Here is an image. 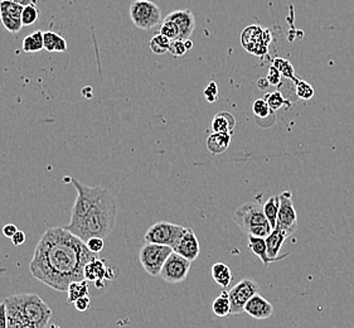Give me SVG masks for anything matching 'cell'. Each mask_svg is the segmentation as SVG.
Here are the masks:
<instances>
[{"instance_id":"obj_31","label":"cell","mask_w":354,"mask_h":328,"mask_svg":"<svg viewBox=\"0 0 354 328\" xmlns=\"http://www.w3.org/2000/svg\"><path fill=\"white\" fill-rule=\"evenodd\" d=\"M0 22L4 26V28L10 33H18L22 30L23 23L21 18L12 17V15H0Z\"/></svg>"},{"instance_id":"obj_32","label":"cell","mask_w":354,"mask_h":328,"mask_svg":"<svg viewBox=\"0 0 354 328\" xmlns=\"http://www.w3.org/2000/svg\"><path fill=\"white\" fill-rule=\"evenodd\" d=\"M266 102H268L270 109L273 111H277L279 109H282V106L286 105V99L284 97L280 91H274V93H268L264 97Z\"/></svg>"},{"instance_id":"obj_14","label":"cell","mask_w":354,"mask_h":328,"mask_svg":"<svg viewBox=\"0 0 354 328\" xmlns=\"http://www.w3.org/2000/svg\"><path fill=\"white\" fill-rule=\"evenodd\" d=\"M166 19H169L177 24L179 28V39H189L193 35L195 28V17L188 9L174 10L166 15Z\"/></svg>"},{"instance_id":"obj_12","label":"cell","mask_w":354,"mask_h":328,"mask_svg":"<svg viewBox=\"0 0 354 328\" xmlns=\"http://www.w3.org/2000/svg\"><path fill=\"white\" fill-rule=\"evenodd\" d=\"M284 231L289 233L290 236L297 230V210L293 202V195L290 191H285L280 195V209L277 215V224Z\"/></svg>"},{"instance_id":"obj_35","label":"cell","mask_w":354,"mask_h":328,"mask_svg":"<svg viewBox=\"0 0 354 328\" xmlns=\"http://www.w3.org/2000/svg\"><path fill=\"white\" fill-rule=\"evenodd\" d=\"M21 19H22L23 26H26V27L35 24L38 19V10H37L36 6L24 7Z\"/></svg>"},{"instance_id":"obj_13","label":"cell","mask_w":354,"mask_h":328,"mask_svg":"<svg viewBox=\"0 0 354 328\" xmlns=\"http://www.w3.org/2000/svg\"><path fill=\"white\" fill-rule=\"evenodd\" d=\"M175 253L179 255L188 259L189 262H195V259L199 256L201 253V247L198 238L195 236V233L187 227V231L181 236V240L177 242V245L173 248Z\"/></svg>"},{"instance_id":"obj_33","label":"cell","mask_w":354,"mask_h":328,"mask_svg":"<svg viewBox=\"0 0 354 328\" xmlns=\"http://www.w3.org/2000/svg\"><path fill=\"white\" fill-rule=\"evenodd\" d=\"M253 115L259 119H268L274 113L270 109L268 102L265 99H259L253 102Z\"/></svg>"},{"instance_id":"obj_42","label":"cell","mask_w":354,"mask_h":328,"mask_svg":"<svg viewBox=\"0 0 354 328\" xmlns=\"http://www.w3.org/2000/svg\"><path fill=\"white\" fill-rule=\"evenodd\" d=\"M12 242L14 244L15 247H19V245H23L24 242H26V233H23V231H17L14 233V236L10 239Z\"/></svg>"},{"instance_id":"obj_15","label":"cell","mask_w":354,"mask_h":328,"mask_svg":"<svg viewBox=\"0 0 354 328\" xmlns=\"http://www.w3.org/2000/svg\"><path fill=\"white\" fill-rule=\"evenodd\" d=\"M245 313L255 320H268L274 313V307L260 294H255L245 306Z\"/></svg>"},{"instance_id":"obj_22","label":"cell","mask_w":354,"mask_h":328,"mask_svg":"<svg viewBox=\"0 0 354 328\" xmlns=\"http://www.w3.org/2000/svg\"><path fill=\"white\" fill-rule=\"evenodd\" d=\"M44 50L48 52L67 51V41L56 32L47 30L43 32Z\"/></svg>"},{"instance_id":"obj_41","label":"cell","mask_w":354,"mask_h":328,"mask_svg":"<svg viewBox=\"0 0 354 328\" xmlns=\"http://www.w3.org/2000/svg\"><path fill=\"white\" fill-rule=\"evenodd\" d=\"M0 328H8L7 306L4 300L0 303Z\"/></svg>"},{"instance_id":"obj_40","label":"cell","mask_w":354,"mask_h":328,"mask_svg":"<svg viewBox=\"0 0 354 328\" xmlns=\"http://www.w3.org/2000/svg\"><path fill=\"white\" fill-rule=\"evenodd\" d=\"M73 305H75L76 309H77L79 312H85V311H87V309L90 308V306H91V299H90L88 296H86V297L77 299Z\"/></svg>"},{"instance_id":"obj_19","label":"cell","mask_w":354,"mask_h":328,"mask_svg":"<svg viewBox=\"0 0 354 328\" xmlns=\"http://www.w3.org/2000/svg\"><path fill=\"white\" fill-rule=\"evenodd\" d=\"M247 238H248V248L255 255L260 258L261 262L265 267H268L271 262H277L268 256V245H266L265 238H257V236H247Z\"/></svg>"},{"instance_id":"obj_26","label":"cell","mask_w":354,"mask_h":328,"mask_svg":"<svg viewBox=\"0 0 354 328\" xmlns=\"http://www.w3.org/2000/svg\"><path fill=\"white\" fill-rule=\"evenodd\" d=\"M67 293H68V297H67L68 303H75L77 299L88 296V282L86 279L72 282L71 284L68 285Z\"/></svg>"},{"instance_id":"obj_3","label":"cell","mask_w":354,"mask_h":328,"mask_svg":"<svg viewBox=\"0 0 354 328\" xmlns=\"http://www.w3.org/2000/svg\"><path fill=\"white\" fill-rule=\"evenodd\" d=\"M117 206L111 192L104 190L99 201L87 213L80 226L73 230V235L86 242L91 238H108L115 226Z\"/></svg>"},{"instance_id":"obj_20","label":"cell","mask_w":354,"mask_h":328,"mask_svg":"<svg viewBox=\"0 0 354 328\" xmlns=\"http://www.w3.org/2000/svg\"><path fill=\"white\" fill-rule=\"evenodd\" d=\"M236 126V119L228 111H221L212 120L213 133H227L232 134Z\"/></svg>"},{"instance_id":"obj_23","label":"cell","mask_w":354,"mask_h":328,"mask_svg":"<svg viewBox=\"0 0 354 328\" xmlns=\"http://www.w3.org/2000/svg\"><path fill=\"white\" fill-rule=\"evenodd\" d=\"M23 51L26 53H36L44 50L43 32L36 30L23 39Z\"/></svg>"},{"instance_id":"obj_38","label":"cell","mask_w":354,"mask_h":328,"mask_svg":"<svg viewBox=\"0 0 354 328\" xmlns=\"http://www.w3.org/2000/svg\"><path fill=\"white\" fill-rule=\"evenodd\" d=\"M87 248L90 249L95 254L101 253L104 249V239L102 238H91L86 241Z\"/></svg>"},{"instance_id":"obj_37","label":"cell","mask_w":354,"mask_h":328,"mask_svg":"<svg viewBox=\"0 0 354 328\" xmlns=\"http://www.w3.org/2000/svg\"><path fill=\"white\" fill-rule=\"evenodd\" d=\"M203 95L207 99L208 102H217L218 99V85L215 81H210L208 86L204 88Z\"/></svg>"},{"instance_id":"obj_7","label":"cell","mask_w":354,"mask_h":328,"mask_svg":"<svg viewBox=\"0 0 354 328\" xmlns=\"http://www.w3.org/2000/svg\"><path fill=\"white\" fill-rule=\"evenodd\" d=\"M172 253L173 248L170 247L146 242L144 247L140 249L139 259L141 262V267L149 276L159 277L164 262Z\"/></svg>"},{"instance_id":"obj_36","label":"cell","mask_w":354,"mask_h":328,"mask_svg":"<svg viewBox=\"0 0 354 328\" xmlns=\"http://www.w3.org/2000/svg\"><path fill=\"white\" fill-rule=\"evenodd\" d=\"M187 47H186V42L183 39H173L170 42V47H169V53H172L174 57H181L187 53Z\"/></svg>"},{"instance_id":"obj_11","label":"cell","mask_w":354,"mask_h":328,"mask_svg":"<svg viewBox=\"0 0 354 328\" xmlns=\"http://www.w3.org/2000/svg\"><path fill=\"white\" fill-rule=\"evenodd\" d=\"M190 264L192 262H189L188 259L183 258L173 250V253L164 262L159 277L172 284L181 283L183 280H186V278L188 277Z\"/></svg>"},{"instance_id":"obj_6","label":"cell","mask_w":354,"mask_h":328,"mask_svg":"<svg viewBox=\"0 0 354 328\" xmlns=\"http://www.w3.org/2000/svg\"><path fill=\"white\" fill-rule=\"evenodd\" d=\"M130 19L139 30H150L161 22V10L150 0H135L131 3Z\"/></svg>"},{"instance_id":"obj_18","label":"cell","mask_w":354,"mask_h":328,"mask_svg":"<svg viewBox=\"0 0 354 328\" xmlns=\"http://www.w3.org/2000/svg\"><path fill=\"white\" fill-rule=\"evenodd\" d=\"M232 134L227 133H212L207 138V148L210 153L217 155L228 149L231 144Z\"/></svg>"},{"instance_id":"obj_24","label":"cell","mask_w":354,"mask_h":328,"mask_svg":"<svg viewBox=\"0 0 354 328\" xmlns=\"http://www.w3.org/2000/svg\"><path fill=\"white\" fill-rule=\"evenodd\" d=\"M212 311L213 313L216 314L217 317H227L231 314V302H230V297H228V292L224 291L218 296L217 298L213 300L212 303Z\"/></svg>"},{"instance_id":"obj_29","label":"cell","mask_w":354,"mask_h":328,"mask_svg":"<svg viewBox=\"0 0 354 328\" xmlns=\"http://www.w3.org/2000/svg\"><path fill=\"white\" fill-rule=\"evenodd\" d=\"M24 7L17 4L12 0H0V15H12L17 18H22Z\"/></svg>"},{"instance_id":"obj_4","label":"cell","mask_w":354,"mask_h":328,"mask_svg":"<svg viewBox=\"0 0 354 328\" xmlns=\"http://www.w3.org/2000/svg\"><path fill=\"white\" fill-rule=\"evenodd\" d=\"M233 219L247 236L266 239L273 231V227L264 213V204H261V202L251 201L239 206L233 213Z\"/></svg>"},{"instance_id":"obj_44","label":"cell","mask_w":354,"mask_h":328,"mask_svg":"<svg viewBox=\"0 0 354 328\" xmlns=\"http://www.w3.org/2000/svg\"><path fill=\"white\" fill-rule=\"evenodd\" d=\"M17 4L22 6V7H28V6H37L38 4V0H12Z\"/></svg>"},{"instance_id":"obj_9","label":"cell","mask_w":354,"mask_h":328,"mask_svg":"<svg viewBox=\"0 0 354 328\" xmlns=\"http://www.w3.org/2000/svg\"><path fill=\"white\" fill-rule=\"evenodd\" d=\"M273 36L270 30L260 26H250L241 35V44L246 51L262 57L268 55V44H271Z\"/></svg>"},{"instance_id":"obj_39","label":"cell","mask_w":354,"mask_h":328,"mask_svg":"<svg viewBox=\"0 0 354 328\" xmlns=\"http://www.w3.org/2000/svg\"><path fill=\"white\" fill-rule=\"evenodd\" d=\"M282 75L280 73V71H279L275 66H270L268 75V82H270V85H273V86L279 85V84H280V80H282Z\"/></svg>"},{"instance_id":"obj_17","label":"cell","mask_w":354,"mask_h":328,"mask_svg":"<svg viewBox=\"0 0 354 328\" xmlns=\"http://www.w3.org/2000/svg\"><path fill=\"white\" fill-rule=\"evenodd\" d=\"M83 276L87 282H95V283H100L105 278H109L105 262L97 258L92 262H87L83 270Z\"/></svg>"},{"instance_id":"obj_8","label":"cell","mask_w":354,"mask_h":328,"mask_svg":"<svg viewBox=\"0 0 354 328\" xmlns=\"http://www.w3.org/2000/svg\"><path fill=\"white\" fill-rule=\"evenodd\" d=\"M186 231H187V227L175 225L166 221H159L148 229V231L145 233L144 240L146 242L174 248Z\"/></svg>"},{"instance_id":"obj_28","label":"cell","mask_w":354,"mask_h":328,"mask_svg":"<svg viewBox=\"0 0 354 328\" xmlns=\"http://www.w3.org/2000/svg\"><path fill=\"white\" fill-rule=\"evenodd\" d=\"M273 66H275V67L280 71V73L282 75V77L289 79V80H293L294 82H297V81L299 80L297 76H295L294 66L291 65V62L288 61V59H280V57L274 59V61H273Z\"/></svg>"},{"instance_id":"obj_43","label":"cell","mask_w":354,"mask_h":328,"mask_svg":"<svg viewBox=\"0 0 354 328\" xmlns=\"http://www.w3.org/2000/svg\"><path fill=\"white\" fill-rule=\"evenodd\" d=\"M17 231H18V229L15 227V225H10V224H9V225H6V226L3 227L4 236H7L9 239H12Z\"/></svg>"},{"instance_id":"obj_27","label":"cell","mask_w":354,"mask_h":328,"mask_svg":"<svg viewBox=\"0 0 354 328\" xmlns=\"http://www.w3.org/2000/svg\"><path fill=\"white\" fill-rule=\"evenodd\" d=\"M170 39L168 37L163 36V35H155L150 39L149 42V48L154 55H164L166 52H169V47H170Z\"/></svg>"},{"instance_id":"obj_34","label":"cell","mask_w":354,"mask_h":328,"mask_svg":"<svg viewBox=\"0 0 354 328\" xmlns=\"http://www.w3.org/2000/svg\"><path fill=\"white\" fill-rule=\"evenodd\" d=\"M160 35L168 37L170 41L173 39H179V28L177 27L175 23L169 21V19H164L159 30Z\"/></svg>"},{"instance_id":"obj_30","label":"cell","mask_w":354,"mask_h":328,"mask_svg":"<svg viewBox=\"0 0 354 328\" xmlns=\"http://www.w3.org/2000/svg\"><path fill=\"white\" fill-rule=\"evenodd\" d=\"M295 93H297V96L299 99L308 102V100L313 99V96L315 94V90H314V88L311 86L309 82L299 79L295 82Z\"/></svg>"},{"instance_id":"obj_21","label":"cell","mask_w":354,"mask_h":328,"mask_svg":"<svg viewBox=\"0 0 354 328\" xmlns=\"http://www.w3.org/2000/svg\"><path fill=\"white\" fill-rule=\"evenodd\" d=\"M212 278L216 284L227 288L232 282V271L230 267L224 262H216L212 265Z\"/></svg>"},{"instance_id":"obj_1","label":"cell","mask_w":354,"mask_h":328,"mask_svg":"<svg viewBox=\"0 0 354 328\" xmlns=\"http://www.w3.org/2000/svg\"><path fill=\"white\" fill-rule=\"evenodd\" d=\"M97 254L66 227H52L38 241L29 270L41 283L57 292H67L72 282L85 279L87 262Z\"/></svg>"},{"instance_id":"obj_45","label":"cell","mask_w":354,"mask_h":328,"mask_svg":"<svg viewBox=\"0 0 354 328\" xmlns=\"http://www.w3.org/2000/svg\"><path fill=\"white\" fill-rule=\"evenodd\" d=\"M257 86H259V88H261V90L266 91L268 86H270V82H268V77H262V79H260L259 82H257Z\"/></svg>"},{"instance_id":"obj_25","label":"cell","mask_w":354,"mask_h":328,"mask_svg":"<svg viewBox=\"0 0 354 328\" xmlns=\"http://www.w3.org/2000/svg\"><path fill=\"white\" fill-rule=\"evenodd\" d=\"M280 209V196H271L268 201L264 204V213L266 216L270 225L274 230L277 224V215Z\"/></svg>"},{"instance_id":"obj_2","label":"cell","mask_w":354,"mask_h":328,"mask_svg":"<svg viewBox=\"0 0 354 328\" xmlns=\"http://www.w3.org/2000/svg\"><path fill=\"white\" fill-rule=\"evenodd\" d=\"M8 328H47L52 309L35 293H19L4 299Z\"/></svg>"},{"instance_id":"obj_10","label":"cell","mask_w":354,"mask_h":328,"mask_svg":"<svg viewBox=\"0 0 354 328\" xmlns=\"http://www.w3.org/2000/svg\"><path fill=\"white\" fill-rule=\"evenodd\" d=\"M260 287L253 280L245 278L239 280L237 284L228 291V297L231 302V314H241L245 312L246 303L253 298L255 294H259Z\"/></svg>"},{"instance_id":"obj_46","label":"cell","mask_w":354,"mask_h":328,"mask_svg":"<svg viewBox=\"0 0 354 328\" xmlns=\"http://www.w3.org/2000/svg\"><path fill=\"white\" fill-rule=\"evenodd\" d=\"M184 42H186V47H187V50L189 51L193 47V42L190 41V38L189 39H184Z\"/></svg>"},{"instance_id":"obj_16","label":"cell","mask_w":354,"mask_h":328,"mask_svg":"<svg viewBox=\"0 0 354 328\" xmlns=\"http://www.w3.org/2000/svg\"><path fill=\"white\" fill-rule=\"evenodd\" d=\"M290 238L289 233L284 231L280 227H275L274 230L270 233L268 238H266V245H268V254L271 259L275 260H282L285 259L289 254H284L280 256V251H282V245L286 241V239Z\"/></svg>"},{"instance_id":"obj_5","label":"cell","mask_w":354,"mask_h":328,"mask_svg":"<svg viewBox=\"0 0 354 328\" xmlns=\"http://www.w3.org/2000/svg\"><path fill=\"white\" fill-rule=\"evenodd\" d=\"M72 184L77 191V198L75 201L71 210V220L70 224L65 226L68 231L72 233L80 226L81 222L86 218L87 213L94 207V204L99 201L101 197L102 192L105 189L101 187H88L86 184L81 183L80 181L72 178Z\"/></svg>"}]
</instances>
